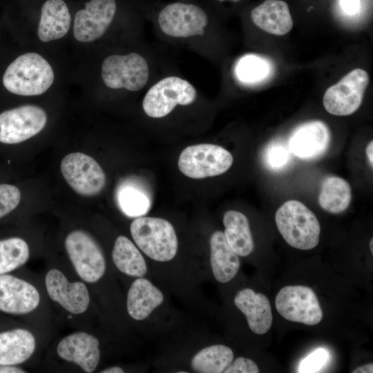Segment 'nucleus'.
Here are the masks:
<instances>
[{"label":"nucleus","mask_w":373,"mask_h":373,"mask_svg":"<svg viewBox=\"0 0 373 373\" xmlns=\"http://www.w3.org/2000/svg\"><path fill=\"white\" fill-rule=\"evenodd\" d=\"M359 0H341L343 10L350 14L354 13L358 7Z\"/></svg>","instance_id":"nucleus-35"},{"label":"nucleus","mask_w":373,"mask_h":373,"mask_svg":"<svg viewBox=\"0 0 373 373\" xmlns=\"http://www.w3.org/2000/svg\"><path fill=\"white\" fill-rule=\"evenodd\" d=\"M276 308L286 320L315 325L323 318V312L314 291L304 285L283 287L275 298Z\"/></svg>","instance_id":"nucleus-9"},{"label":"nucleus","mask_w":373,"mask_h":373,"mask_svg":"<svg viewBox=\"0 0 373 373\" xmlns=\"http://www.w3.org/2000/svg\"><path fill=\"white\" fill-rule=\"evenodd\" d=\"M29 256V247L22 238L15 237L0 240V274L20 267Z\"/></svg>","instance_id":"nucleus-28"},{"label":"nucleus","mask_w":373,"mask_h":373,"mask_svg":"<svg viewBox=\"0 0 373 373\" xmlns=\"http://www.w3.org/2000/svg\"><path fill=\"white\" fill-rule=\"evenodd\" d=\"M39 302V293L32 284L12 275L0 274V311L28 314L37 309Z\"/></svg>","instance_id":"nucleus-16"},{"label":"nucleus","mask_w":373,"mask_h":373,"mask_svg":"<svg viewBox=\"0 0 373 373\" xmlns=\"http://www.w3.org/2000/svg\"><path fill=\"white\" fill-rule=\"evenodd\" d=\"M196 97L195 88L187 80L169 76L149 88L143 99L142 108L149 117L161 118L169 115L177 105L191 104Z\"/></svg>","instance_id":"nucleus-4"},{"label":"nucleus","mask_w":373,"mask_h":373,"mask_svg":"<svg viewBox=\"0 0 373 373\" xmlns=\"http://www.w3.org/2000/svg\"><path fill=\"white\" fill-rule=\"evenodd\" d=\"M368 73L361 68L351 70L337 84L329 87L323 96V106L330 114L347 116L361 106L369 84Z\"/></svg>","instance_id":"nucleus-10"},{"label":"nucleus","mask_w":373,"mask_h":373,"mask_svg":"<svg viewBox=\"0 0 373 373\" xmlns=\"http://www.w3.org/2000/svg\"><path fill=\"white\" fill-rule=\"evenodd\" d=\"M60 169L69 186L81 195H96L106 184L102 168L93 157L85 153L66 155L61 162Z\"/></svg>","instance_id":"nucleus-11"},{"label":"nucleus","mask_w":373,"mask_h":373,"mask_svg":"<svg viewBox=\"0 0 373 373\" xmlns=\"http://www.w3.org/2000/svg\"><path fill=\"white\" fill-rule=\"evenodd\" d=\"M102 373H124V371L122 368L117 367V366H113L108 368H106L102 371H101Z\"/></svg>","instance_id":"nucleus-39"},{"label":"nucleus","mask_w":373,"mask_h":373,"mask_svg":"<svg viewBox=\"0 0 373 373\" xmlns=\"http://www.w3.org/2000/svg\"><path fill=\"white\" fill-rule=\"evenodd\" d=\"M36 347L34 335L17 328L0 333V364L16 365L31 357Z\"/></svg>","instance_id":"nucleus-22"},{"label":"nucleus","mask_w":373,"mask_h":373,"mask_svg":"<svg viewBox=\"0 0 373 373\" xmlns=\"http://www.w3.org/2000/svg\"><path fill=\"white\" fill-rule=\"evenodd\" d=\"M269 72V67L267 61L252 55L242 57L236 68L237 77L246 83L258 82L265 78Z\"/></svg>","instance_id":"nucleus-30"},{"label":"nucleus","mask_w":373,"mask_h":373,"mask_svg":"<svg viewBox=\"0 0 373 373\" xmlns=\"http://www.w3.org/2000/svg\"><path fill=\"white\" fill-rule=\"evenodd\" d=\"M224 237L235 253L247 256L254 248V242L247 218L243 213L230 210L223 217Z\"/></svg>","instance_id":"nucleus-24"},{"label":"nucleus","mask_w":373,"mask_h":373,"mask_svg":"<svg viewBox=\"0 0 373 373\" xmlns=\"http://www.w3.org/2000/svg\"><path fill=\"white\" fill-rule=\"evenodd\" d=\"M65 247L77 274L83 280L93 283L104 276L106 260L103 251L87 232L71 231L65 239Z\"/></svg>","instance_id":"nucleus-8"},{"label":"nucleus","mask_w":373,"mask_h":373,"mask_svg":"<svg viewBox=\"0 0 373 373\" xmlns=\"http://www.w3.org/2000/svg\"><path fill=\"white\" fill-rule=\"evenodd\" d=\"M250 17L259 28L275 35H286L293 27L289 6L282 0H265L251 10Z\"/></svg>","instance_id":"nucleus-19"},{"label":"nucleus","mask_w":373,"mask_h":373,"mask_svg":"<svg viewBox=\"0 0 373 373\" xmlns=\"http://www.w3.org/2000/svg\"><path fill=\"white\" fill-rule=\"evenodd\" d=\"M99 340L84 332H77L64 337L57 347L58 356L64 361L79 365L85 372L96 369L100 359Z\"/></svg>","instance_id":"nucleus-17"},{"label":"nucleus","mask_w":373,"mask_h":373,"mask_svg":"<svg viewBox=\"0 0 373 373\" xmlns=\"http://www.w3.org/2000/svg\"><path fill=\"white\" fill-rule=\"evenodd\" d=\"M292 153L288 145L278 141L269 143L264 149L262 160L265 166L273 171H280L291 161Z\"/></svg>","instance_id":"nucleus-31"},{"label":"nucleus","mask_w":373,"mask_h":373,"mask_svg":"<svg viewBox=\"0 0 373 373\" xmlns=\"http://www.w3.org/2000/svg\"><path fill=\"white\" fill-rule=\"evenodd\" d=\"M26 371L15 365L0 364V373H24Z\"/></svg>","instance_id":"nucleus-36"},{"label":"nucleus","mask_w":373,"mask_h":373,"mask_svg":"<svg viewBox=\"0 0 373 373\" xmlns=\"http://www.w3.org/2000/svg\"><path fill=\"white\" fill-rule=\"evenodd\" d=\"M277 228L287 244L301 250H309L319 242L321 227L315 214L302 202H285L275 215Z\"/></svg>","instance_id":"nucleus-2"},{"label":"nucleus","mask_w":373,"mask_h":373,"mask_svg":"<svg viewBox=\"0 0 373 373\" xmlns=\"http://www.w3.org/2000/svg\"><path fill=\"white\" fill-rule=\"evenodd\" d=\"M117 202L121 210L130 217H140L146 214L151 207L147 192L134 184H125L119 188Z\"/></svg>","instance_id":"nucleus-29"},{"label":"nucleus","mask_w":373,"mask_h":373,"mask_svg":"<svg viewBox=\"0 0 373 373\" xmlns=\"http://www.w3.org/2000/svg\"><path fill=\"white\" fill-rule=\"evenodd\" d=\"M351 200V186L345 180L329 176L323 180L318 197L323 210L334 214L342 213L348 208Z\"/></svg>","instance_id":"nucleus-26"},{"label":"nucleus","mask_w":373,"mask_h":373,"mask_svg":"<svg viewBox=\"0 0 373 373\" xmlns=\"http://www.w3.org/2000/svg\"><path fill=\"white\" fill-rule=\"evenodd\" d=\"M149 75L146 59L136 52L108 56L102 66V80L107 87L113 89L138 91L147 84Z\"/></svg>","instance_id":"nucleus-7"},{"label":"nucleus","mask_w":373,"mask_h":373,"mask_svg":"<svg viewBox=\"0 0 373 373\" xmlns=\"http://www.w3.org/2000/svg\"><path fill=\"white\" fill-rule=\"evenodd\" d=\"M45 285L50 299L67 312L79 314L88 309L90 295L84 283H71L60 270L52 269L46 275Z\"/></svg>","instance_id":"nucleus-15"},{"label":"nucleus","mask_w":373,"mask_h":373,"mask_svg":"<svg viewBox=\"0 0 373 373\" xmlns=\"http://www.w3.org/2000/svg\"><path fill=\"white\" fill-rule=\"evenodd\" d=\"M47 115L36 105H23L0 113V142L8 144L24 142L45 127Z\"/></svg>","instance_id":"nucleus-12"},{"label":"nucleus","mask_w":373,"mask_h":373,"mask_svg":"<svg viewBox=\"0 0 373 373\" xmlns=\"http://www.w3.org/2000/svg\"><path fill=\"white\" fill-rule=\"evenodd\" d=\"M234 303L245 315L249 327L253 332L264 334L269 330L273 316L269 300L265 295L245 288L238 291Z\"/></svg>","instance_id":"nucleus-18"},{"label":"nucleus","mask_w":373,"mask_h":373,"mask_svg":"<svg viewBox=\"0 0 373 373\" xmlns=\"http://www.w3.org/2000/svg\"><path fill=\"white\" fill-rule=\"evenodd\" d=\"M70 21L68 8L63 0H47L41 7L39 39L48 42L63 37L70 28Z\"/></svg>","instance_id":"nucleus-21"},{"label":"nucleus","mask_w":373,"mask_h":373,"mask_svg":"<svg viewBox=\"0 0 373 373\" xmlns=\"http://www.w3.org/2000/svg\"><path fill=\"white\" fill-rule=\"evenodd\" d=\"M331 141L327 126L319 120L305 122L291 133L288 147L291 153L305 160L322 157L327 152Z\"/></svg>","instance_id":"nucleus-14"},{"label":"nucleus","mask_w":373,"mask_h":373,"mask_svg":"<svg viewBox=\"0 0 373 373\" xmlns=\"http://www.w3.org/2000/svg\"><path fill=\"white\" fill-rule=\"evenodd\" d=\"M232 155L224 148L211 144H199L186 147L178 159L180 171L193 179L221 175L233 164Z\"/></svg>","instance_id":"nucleus-5"},{"label":"nucleus","mask_w":373,"mask_h":373,"mask_svg":"<svg viewBox=\"0 0 373 373\" xmlns=\"http://www.w3.org/2000/svg\"><path fill=\"white\" fill-rule=\"evenodd\" d=\"M19 189L11 184H0V218L13 211L19 204Z\"/></svg>","instance_id":"nucleus-32"},{"label":"nucleus","mask_w":373,"mask_h":373,"mask_svg":"<svg viewBox=\"0 0 373 373\" xmlns=\"http://www.w3.org/2000/svg\"><path fill=\"white\" fill-rule=\"evenodd\" d=\"M137 247L150 258L159 262L172 260L178 251V238L173 225L166 220L139 217L130 226Z\"/></svg>","instance_id":"nucleus-3"},{"label":"nucleus","mask_w":373,"mask_h":373,"mask_svg":"<svg viewBox=\"0 0 373 373\" xmlns=\"http://www.w3.org/2000/svg\"><path fill=\"white\" fill-rule=\"evenodd\" d=\"M366 155L371 168L373 166V142L371 141L368 143L365 149Z\"/></svg>","instance_id":"nucleus-38"},{"label":"nucleus","mask_w":373,"mask_h":373,"mask_svg":"<svg viewBox=\"0 0 373 373\" xmlns=\"http://www.w3.org/2000/svg\"><path fill=\"white\" fill-rule=\"evenodd\" d=\"M224 373H258L257 364L251 359L238 357L228 365Z\"/></svg>","instance_id":"nucleus-34"},{"label":"nucleus","mask_w":373,"mask_h":373,"mask_svg":"<svg viewBox=\"0 0 373 373\" xmlns=\"http://www.w3.org/2000/svg\"><path fill=\"white\" fill-rule=\"evenodd\" d=\"M353 373H372L373 372V364L369 363L359 366L352 371Z\"/></svg>","instance_id":"nucleus-37"},{"label":"nucleus","mask_w":373,"mask_h":373,"mask_svg":"<svg viewBox=\"0 0 373 373\" xmlns=\"http://www.w3.org/2000/svg\"><path fill=\"white\" fill-rule=\"evenodd\" d=\"M328 358L329 354L327 350L319 347L300 361L298 368V372H318L325 365Z\"/></svg>","instance_id":"nucleus-33"},{"label":"nucleus","mask_w":373,"mask_h":373,"mask_svg":"<svg viewBox=\"0 0 373 373\" xmlns=\"http://www.w3.org/2000/svg\"><path fill=\"white\" fill-rule=\"evenodd\" d=\"M2 82L10 93L22 96L39 95L54 82L50 64L39 54L27 52L16 58L6 68Z\"/></svg>","instance_id":"nucleus-1"},{"label":"nucleus","mask_w":373,"mask_h":373,"mask_svg":"<svg viewBox=\"0 0 373 373\" xmlns=\"http://www.w3.org/2000/svg\"><path fill=\"white\" fill-rule=\"evenodd\" d=\"M372 245H373V239L372 238L370 242V249L372 254L373 253Z\"/></svg>","instance_id":"nucleus-40"},{"label":"nucleus","mask_w":373,"mask_h":373,"mask_svg":"<svg viewBox=\"0 0 373 373\" xmlns=\"http://www.w3.org/2000/svg\"><path fill=\"white\" fill-rule=\"evenodd\" d=\"M210 248V262L214 278L222 283L230 281L239 270L240 260L222 231H217L212 234Z\"/></svg>","instance_id":"nucleus-23"},{"label":"nucleus","mask_w":373,"mask_h":373,"mask_svg":"<svg viewBox=\"0 0 373 373\" xmlns=\"http://www.w3.org/2000/svg\"><path fill=\"white\" fill-rule=\"evenodd\" d=\"M164 300L162 291L151 281L142 277L131 285L126 300L127 312L136 321L146 318Z\"/></svg>","instance_id":"nucleus-20"},{"label":"nucleus","mask_w":373,"mask_h":373,"mask_svg":"<svg viewBox=\"0 0 373 373\" xmlns=\"http://www.w3.org/2000/svg\"><path fill=\"white\" fill-rule=\"evenodd\" d=\"M217 1H218L220 2H223V1H233V2H239V1H240L242 0H217Z\"/></svg>","instance_id":"nucleus-41"},{"label":"nucleus","mask_w":373,"mask_h":373,"mask_svg":"<svg viewBox=\"0 0 373 373\" xmlns=\"http://www.w3.org/2000/svg\"><path fill=\"white\" fill-rule=\"evenodd\" d=\"M112 258L116 267L129 276L140 278L147 272L146 264L142 254L125 236H118L115 240Z\"/></svg>","instance_id":"nucleus-25"},{"label":"nucleus","mask_w":373,"mask_h":373,"mask_svg":"<svg viewBox=\"0 0 373 373\" xmlns=\"http://www.w3.org/2000/svg\"><path fill=\"white\" fill-rule=\"evenodd\" d=\"M233 352L224 345H213L196 353L191 361V368L199 373H221L232 362Z\"/></svg>","instance_id":"nucleus-27"},{"label":"nucleus","mask_w":373,"mask_h":373,"mask_svg":"<svg viewBox=\"0 0 373 373\" xmlns=\"http://www.w3.org/2000/svg\"><path fill=\"white\" fill-rule=\"evenodd\" d=\"M115 0H90L79 10L74 19L73 35L80 42L100 38L109 28L117 12Z\"/></svg>","instance_id":"nucleus-13"},{"label":"nucleus","mask_w":373,"mask_h":373,"mask_svg":"<svg viewBox=\"0 0 373 373\" xmlns=\"http://www.w3.org/2000/svg\"><path fill=\"white\" fill-rule=\"evenodd\" d=\"M157 23L166 35L186 38L202 35L209 23L204 8L190 2L175 1L164 6L157 12Z\"/></svg>","instance_id":"nucleus-6"}]
</instances>
